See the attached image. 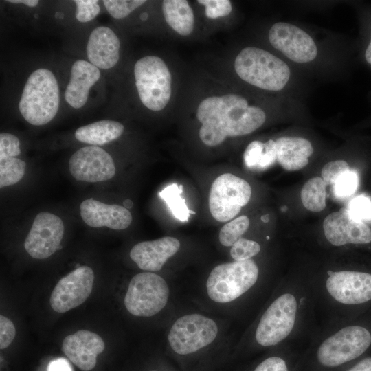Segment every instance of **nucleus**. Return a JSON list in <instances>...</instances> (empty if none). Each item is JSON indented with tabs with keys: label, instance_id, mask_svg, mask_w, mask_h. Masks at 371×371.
I'll return each mask as SVG.
<instances>
[{
	"label": "nucleus",
	"instance_id": "f257e3e1",
	"mask_svg": "<svg viewBox=\"0 0 371 371\" xmlns=\"http://www.w3.org/2000/svg\"><path fill=\"white\" fill-rule=\"evenodd\" d=\"M196 117L202 124L201 140L208 146H215L227 137L243 136L255 131L265 122L267 113L262 107L249 104L242 95L227 94L201 101Z\"/></svg>",
	"mask_w": 371,
	"mask_h": 371
},
{
	"label": "nucleus",
	"instance_id": "f03ea898",
	"mask_svg": "<svg viewBox=\"0 0 371 371\" xmlns=\"http://www.w3.org/2000/svg\"><path fill=\"white\" fill-rule=\"evenodd\" d=\"M234 69L247 84L292 99L297 77L295 67L281 56L258 47H246L236 56Z\"/></svg>",
	"mask_w": 371,
	"mask_h": 371
},
{
	"label": "nucleus",
	"instance_id": "7ed1b4c3",
	"mask_svg": "<svg viewBox=\"0 0 371 371\" xmlns=\"http://www.w3.org/2000/svg\"><path fill=\"white\" fill-rule=\"evenodd\" d=\"M60 102L59 89L54 74L45 68L34 71L24 86L19 109L30 124L44 125L56 116Z\"/></svg>",
	"mask_w": 371,
	"mask_h": 371
},
{
	"label": "nucleus",
	"instance_id": "20e7f679",
	"mask_svg": "<svg viewBox=\"0 0 371 371\" xmlns=\"http://www.w3.org/2000/svg\"><path fill=\"white\" fill-rule=\"evenodd\" d=\"M267 37L271 47L294 67H313L322 58L323 47L318 40L297 24L276 22L269 28Z\"/></svg>",
	"mask_w": 371,
	"mask_h": 371
},
{
	"label": "nucleus",
	"instance_id": "39448f33",
	"mask_svg": "<svg viewBox=\"0 0 371 371\" xmlns=\"http://www.w3.org/2000/svg\"><path fill=\"white\" fill-rule=\"evenodd\" d=\"M259 270L256 262L249 259L216 266L206 282L210 299L225 304L240 297L257 282Z\"/></svg>",
	"mask_w": 371,
	"mask_h": 371
},
{
	"label": "nucleus",
	"instance_id": "423d86ee",
	"mask_svg": "<svg viewBox=\"0 0 371 371\" xmlns=\"http://www.w3.org/2000/svg\"><path fill=\"white\" fill-rule=\"evenodd\" d=\"M371 347V326L365 323L346 326L326 339L317 351L319 362L336 367L361 357Z\"/></svg>",
	"mask_w": 371,
	"mask_h": 371
},
{
	"label": "nucleus",
	"instance_id": "0eeeda50",
	"mask_svg": "<svg viewBox=\"0 0 371 371\" xmlns=\"http://www.w3.org/2000/svg\"><path fill=\"white\" fill-rule=\"evenodd\" d=\"M134 75L142 104L152 111L163 109L171 95V75L165 63L157 56L143 57L135 64Z\"/></svg>",
	"mask_w": 371,
	"mask_h": 371
},
{
	"label": "nucleus",
	"instance_id": "6e6552de",
	"mask_svg": "<svg viewBox=\"0 0 371 371\" xmlns=\"http://www.w3.org/2000/svg\"><path fill=\"white\" fill-rule=\"evenodd\" d=\"M169 296L170 289L166 281L155 273L146 271L131 278L124 304L131 315L148 317L164 308Z\"/></svg>",
	"mask_w": 371,
	"mask_h": 371
},
{
	"label": "nucleus",
	"instance_id": "1a4fd4ad",
	"mask_svg": "<svg viewBox=\"0 0 371 371\" xmlns=\"http://www.w3.org/2000/svg\"><path fill=\"white\" fill-rule=\"evenodd\" d=\"M218 333V327L214 319L190 313L175 320L168 332V341L174 352L188 355L211 344Z\"/></svg>",
	"mask_w": 371,
	"mask_h": 371
},
{
	"label": "nucleus",
	"instance_id": "9d476101",
	"mask_svg": "<svg viewBox=\"0 0 371 371\" xmlns=\"http://www.w3.org/2000/svg\"><path fill=\"white\" fill-rule=\"evenodd\" d=\"M297 303L291 293L278 297L262 314L255 332L256 342L262 346H275L292 331L297 315Z\"/></svg>",
	"mask_w": 371,
	"mask_h": 371
},
{
	"label": "nucleus",
	"instance_id": "9b49d317",
	"mask_svg": "<svg viewBox=\"0 0 371 371\" xmlns=\"http://www.w3.org/2000/svg\"><path fill=\"white\" fill-rule=\"evenodd\" d=\"M251 195L250 185L231 173L218 177L212 183L209 195L210 211L214 219L226 222L234 218Z\"/></svg>",
	"mask_w": 371,
	"mask_h": 371
},
{
	"label": "nucleus",
	"instance_id": "f8f14e48",
	"mask_svg": "<svg viewBox=\"0 0 371 371\" xmlns=\"http://www.w3.org/2000/svg\"><path fill=\"white\" fill-rule=\"evenodd\" d=\"M326 288L330 295L342 304L366 306L371 303V272L357 270L330 271Z\"/></svg>",
	"mask_w": 371,
	"mask_h": 371
},
{
	"label": "nucleus",
	"instance_id": "ddd939ff",
	"mask_svg": "<svg viewBox=\"0 0 371 371\" xmlns=\"http://www.w3.org/2000/svg\"><path fill=\"white\" fill-rule=\"evenodd\" d=\"M94 273L88 266H81L62 278L54 288L49 303L52 309L65 313L82 304L90 295Z\"/></svg>",
	"mask_w": 371,
	"mask_h": 371
},
{
	"label": "nucleus",
	"instance_id": "4468645a",
	"mask_svg": "<svg viewBox=\"0 0 371 371\" xmlns=\"http://www.w3.org/2000/svg\"><path fill=\"white\" fill-rule=\"evenodd\" d=\"M63 234L64 225L60 218L49 212H40L33 221L24 247L34 258H47L58 249Z\"/></svg>",
	"mask_w": 371,
	"mask_h": 371
},
{
	"label": "nucleus",
	"instance_id": "2eb2a0df",
	"mask_svg": "<svg viewBox=\"0 0 371 371\" xmlns=\"http://www.w3.org/2000/svg\"><path fill=\"white\" fill-rule=\"evenodd\" d=\"M69 169L76 179L90 183L107 181L115 174L111 156L95 146L76 151L69 159Z\"/></svg>",
	"mask_w": 371,
	"mask_h": 371
},
{
	"label": "nucleus",
	"instance_id": "dca6fc26",
	"mask_svg": "<svg viewBox=\"0 0 371 371\" xmlns=\"http://www.w3.org/2000/svg\"><path fill=\"white\" fill-rule=\"evenodd\" d=\"M324 235L335 246L371 243V228L352 217L346 207L328 215L323 222Z\"/></svg>",
	"mask_w": 371,
	"mask_h": 371
},
{
	"label": "nucleus",
	"instance_id": "f3484780",
	"mask_svg": "<svg viewBox=\"0 0 371 371\" xmlns=\"http://www.w3.org/2000/svg\"><path fill=\"white\" fill-rule=\"evenodd\" d=\"M104 348L102 337L87 330H80L67 336L62 344L66 357L83 371L91 370L95 366L97 356Z\"/></svg>",
	"mask_w": 371,
	"mask_h": 371
},
{
	"label": "nucleus",
	"instance_id": "a211bd4d",
	"mask_svg": "<svg viewBox=\"0 0 371 371\" xmlns=\"http://www.w3.org/2000/svg\"><path fill=\"white\" fill-rule=\"evenodd\" d=\"M179 248L178 239L165 236L135 245L129 255L139 269L153 272L161 270L168 259L174 256Z\"/></svg>",
	"mask_w": 371,
	"mask_h": 371
},
{
	"label": "nucleus",
	"instance_id": "6ab92c4d",
	"mask_svg": "<svg viewBox=\"0 0 371 371\" xmlns=\"http://www.w3.org/2000/svg\"><path fill=\"white\" fill-rule=\"evenodd\" d=\"M80 211L83 221L92 227L120 230L127 228L132 222V215L125 207L105 204L93 199L83 201Z\"/></svg>",
	"mask_w": 371,
	"mask_h": 371
},
{
	"label": "nucleus",
	"instance_id": "aec40b11",
	"mask_svg": "<svg viewBox=\"0 0 371 371\" xmlns=\"http://www.w3.org/2000/svg\"><path fill=\"white\" fill-rule=\"evenodd\" d=\"M120 47L119 38L111 29L98 27L89 37L86 48L87 58L98 68H112L119 60Z\"/></svg>",
	"mask_w": 371,
	"mask_h": 371
},
{
	"label": "nucleus",
	"instance_id": "412c9836",
	"mask_svg": "<svg viewBox=\"0 0 371 371\" xmlns=\"http://www.w3.org/2000/svg\"><path fill=\"white\" fill-rule=\"evenodd\" d=\"M100 77L99 69L90 62L84 60L74 62L65 91L66 102L74 109L82 107L87 101L90 89Z\"/></svg>",
	"mask_w": 371,
	"mask_h": 371
},
{
	"label": "nucleus",
	"instance_id": "4be33fe9",
	"mask_svg": "<svg viewBox=\"0 0 371 371\" xmlns=\"http://www.w3.org/2000/svg\"><path fill=\"white\" fill-rule=\"evenodd\" d=\"M275 144L276 161L288 171L306 166L314 151L311 141L300 136H282L275 139Z\"/></svg>",
	"mask_w": 371,
	"mask_h": 371
},
{
	"label": "nucleus",
	"instance_id": "5701e85b",
	"mask_svg": "<svg viewBox=\"0 0 371 371\" xmlns=\"http://www.w3.org/2000/svg\"><path fill=\"white\" fill-rule=\"evenodd\" d=\"M124 129L120 122L104 120L78 128L75 132V137L83 143L104 145L120 137Z\"/></svg>",
	"mask_w": 371,
	"mask_h": 371
},
{
	"label": "nucleus",
	"instance_id": "b1692460",
	"mask_svg": "<svg viewBox=\"0 0 371 371\" xmlns=\"http://www.w3.org/2000/svg\"><path fill=\"white\" fill-rule=\"evenodd\" d=\"M164 16L168 25L181 36L190 34L194 28L192 9L186 0H165L162 3Z\"/></svg>",
	"mask_w": 371,
	"mask_h": 371
},
{
	"label": "nucleus",
	"instance_id": "393cba45",
	"mask_svg": "<svg viewBox=\"0 0 371 371\" xmlns=\"http://www.w3.org/2000/svg\"><path fill=\"white\" fill-rule=\"evenodd\" d=\"M246 167L254 170H264L271 166L276 161L274 139L265 142L254 140L246 147L243 154Z\"/></svg>",
	"mask_w": 371,
	"mask_h": 371
},
{
	"label": "nucleus",
	"instance_id": "a878e982",
	"mask_svg": "<svg viewBox=\"0 0 371 371\" xmlns=\"http://www.w3.org/2000/svg\"><path fill=\"white\" fill-rule=\"evenodd\" d=\"M326 186L319 177L311 178L304 183L301 190V200L307 210L318 212L325 208Z\"/></svg>",
	"mask_w": 371,
	"mask_h": 371
},
{
	"label": "nucleus",
	"instance_id": "bb28decb",
	"mask_svg": "<svg viewBox=\"0 0 371 371\" xmlns=\"http://www.w3.org/2000/svg\"><path fill=\"white\" fill-rule=\"evenodd\" d=\"M182 185L172 183L159 192V196L166 202L172 215L181 222H187L190 215L195 212L188 209L186 200L181 196Z\"/></svg>",
	"mask_w": 371,
	"mask_h": 371
},
{
	"label": "nucleus",
	"instance_id": "cd10ccee",
	"mask_svg": "<svg viewBox=\"0 0 371 371\" xmlns=\"http://www.w3.org/2000/svg\"><path fill=\"white\" fill-rule=\"evenodd\" d=\"M25 163L16 157L0 159V187L14 185L23 177Z\"/></svg>",
	"mask_w": 371,
	"mask_h": 371
},
{
	"label": "nucleus",
	"instance_id": "c85d7f7f",
	"mask_svg": "<svg viewBox=\"0 0 371 371\" xmlns=\"http://www.w3.org/2000/svg\"><path fill=\"white\" fill-rule=\"evenodd\" d=\"M249 220L243 215L226 223L221 229L218 238L221 244L225 247L232 246L247 230Z\"/></svg>",
	"mask_w": 371,
	"mask_h": 371
},
{
	"label": "nucleus",
	"instance_id": "c756f323",
	"mask_svg": "<svg viewBox=\"0 0 371 371\" xmlns=\"http://www.w3.org/2000/svg\"><path fill=\"white\" fill-rule=\"evenodd\" d=\"M360 21V56L362 61L371 69V6L361 9Z\"/></svg>",
	"mask_w": 371,
	"mask_h": 371
},
{
	"label": "nucleus",
	"instance_id": "7c9ffc66",
	"mask_svg": "<svg viewBox=\"0 0 371 371\" xmlns=\"http://www.w3.org/2000/svg\"><path fill=\"white\" fill-rule=\"evenodd\" d=\"M358 183V175L355 171L350 169L343 172L332 185L334 195L339 199L352 195L357 189Z\"/></svg>",
	"mask_w": 371,
	"mask_h": 371
},
{
	"label": "nucleus",
	"instance_id": "2f4dec72",
	"mask_svg": "<svg viewBox=\"0 0 371 371\" xmlns=\"http://www.w3.org/2000/svg\"><path fill=\"white\" fill-rule=\"evenodd\" d=\"M112 17L117 19L127 16L136 8L144 4L145 0H104L102 1Z\"/></svg>",
	"mask_w": 371,
	"mask_h": 371
},
{
	"label": "nucleus",
	"instance_id": "473e14b6",
	"mask_svg": "<svg viewBox=\"0 0 371 371\" xmlns=\"http://www.w3.org/2000/svg\"><path fill=\"white\" fill-rule=\"evenodd\" d=\"M260 251V246L257 242L240 238L232 246L230 256L234 261H244L251 259Z\"/></svg>",
	"mask_w": 371,
	"mask_h": 371
},
{
	"label": "nucleus",
	"instance_id": "72a5a7b5",
	"mask_svg": "<svg viewBox=\"0 0 371 371\" xmlns=\"http://www.w3.org/2000/svg\"><path fill=\"white\" fill-rule=\"evenodd\" d=\"M350 215L356 219L364 221L371 220V201L366 196L359 195L352 199L346 207Z\"/></svg>",
	"mask_w": 371,
	"mask_h": 371
},
{
	"label": "nucleus",
	"instance_id": "f704fd0d",
	"mask_svg": "<svg viewBox=\"0 0 371 371\" xmlns=\"http://www.w3.org/2000/svg\"><path fill=\"white\" fill-rule=\"evenodd\" d=\"M74 3L76 6V18L81 23L93 20L100 11L96 0H75Z\"/></svg>",
	"mask_w": 371,
	"mask_h": 371
},
{
	"label": "nucleus",
	"instance_id": "c9c22d12",
	"mask_svg": "<svg viewBox=\"0 0 371 371\" xmlns=\"http://www.w3.org/2000/svg\"><path fill=\"white\" fill-rule=\"evenodd\" d=\"M198 3L205 7V15L210 19L227 16L232 10L228 0H199Z\"/></svg>",
	"mask_w": 371,
	"mask_h": 371
},
{
	"label": "nucleus",
	"instance_id": "e433bc0d",
	"mask_svg": "<svg viewBox=\"0 0 371 371\" xmlns=\"http://www.w3.org/2000/svg\"><path fill=\"white\" fill-rule=\"evenodd\" d=\"M350 169L348 164L344 160L330 161L322 170V179L326 186H332L339 175Z\"/></svg>",
	"mask_w": 371,
	"mask_h": 371
},
{
	"label": "nucleus",
	"instance_id": "4c0bfd02",
	"mask_svg": "<svg viewBox=\"0 0 371 371\" xmlns=\"http://www.w3.org/2000/svg\"><path fill=\"white\" fill-rule=\"evenodd\" d=\"M20 153V142L18 137L10 133H1L0 159L7 157H15Z\"/></svg>",
	"mask_w": 371,
	"mask_h": 371
},
{
	"label": "nucleus",
	"instance_id": "58836bf2",
	"mask_svg": "<svg viewBox=\"0 0 371 371\" xmlns=\"http://www.w3.org/2000/svg\"><path fill=\"white\" fill-rule=\"evenodd\" d=\"M16 329L13 322L8 317L0 315V348H7L13 341Z\"/></svg>",
	"mask_w": 371,
	"mask_h": 371
},
{
	"label": "nucleus",
	"instance_id": "ea45409f",
	"mask_svg": "<svg viewBox=\"0 0 371 371\" xmlns=\"http://www.w3.org/2000/svg\"><path fill=\"white\" fill-rule=\"evenodd\" d=\"M254 371H289V370L283 359L273 356L262 361Z\"/></svg>",
	"mask_w": 371,
	"mask_h": 371
},
{
	"label": "nucleus",
	"instance_id": "a19ab883",
	"mask_svg": "<svg viewBox=\"0 0 371 371\" xmlns=\"http://www.w3.org/2000/svg\"><path fill=\"white\" fill-rule=\"evenodd\" d=\"M47 371H71V368L66 359L59 358L49 363Z\"/></svg>",
	"mask_w": 371,
	"mask_h": 371
},
{
	"label": "nucleus",
	"instance_id": "79ce46f5",
	"mask_svg": "<svg viewBox=\"0 0 371 371\" xmlns=\"http://www.w3.org/2000/svg\"><path fill=\"white\" fill-rule=\"evenodd\" d=\"M348 371H371V356L361 359Z\"/></svg>",
	"mask_w": 371,
	"mask_h": 371
},
{
	"label": "nucleus",
	"instance_id": "37998d69",
	"mask_svg": "<svg viewBox=\"0 0 371 371\" xmlns=\"http://www.w3.org/2000/svg\"><path fill=\"white\" fill-rule=\"evenodd\" d=\"M7 1L12 3H22L29 7H35L39 2L37 0H8Z\"/></svg>",
	"mask_w": 371,
	"mask_h": 371
},
{
	"label": "nucleus",
	"instance_id": "c03bdc74",
	"mask_svg": "<svg viewBox=\"0 0 371 371\" xmlns=\"http://www.w3.org/2000/svg\"><path fill=\"white\" fill-rule=\"evenodd\" d=\"M261 220L265 223H267L269 221V216L267 214L262 216Z\"/></svg>",
	"mask_w": 371,
	"mask_h": 371
},
{
	"label": "nucleus",
	"instance_id": "a18cd8bd",
	"mask_svg": "<svg viewBox=\"0 0 371 371\" xmlns=\"http://www.w3.org/2000/svg\"><path fill=\"white\" fill-rule=\"evenodd\" d=\"M126 207H131L132 206V202L131 201L126 200L124 203Z\"/></svg>",
	"mask_w": 371,
	"mask_h": 371
},
{
	"label": "nucleus",
	"instance_id": "49530a36",
	"mask_svg": "<svg viewBox=\"0 0 371 371\" xmlns=\"http://www.w3.org/2000/svg\"><path fill=\"white\" fill-rule=\"evenodd\" d=\"M141 17H142V20H144V19H146V17H147V14H146V13H143V14L142 15V16H141Z\"/></svg>",
	"mask_w": 371,
	"mask_h": 371
},
{
	"label": "nucleus",
	"instance_id": "de8ad7c7",
	"mask_svg": "<svg viewBox=\"0 0 371 371\" xmlns=\"http://www.w3.org/2000/svg\"><path fill=\"white\" fill-rule=\"evenodd\" d=\"M153 371H155V370H153Z\"/></svg>",
	"mask_w": 371,
	"mask_h": 371
}]
</instances>
